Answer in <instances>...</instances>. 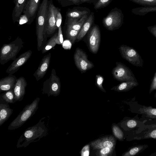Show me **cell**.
Here are the masks:
<instances>
[{"instance_id":"cell-18","label":"cell","mask_w":156,"mask_h":156,"mask_svg":"<svg viewBox=\"0 0 156 156\" xmlns=\"http://www.w3.org/2000/svg\"><path fill=\"white\" fill-rule=\"evenodd\" d=\"M51 57V54L49 53L45 55L42 58L37 69L36 70L33 75L37 81L42 78L49 67Z\"/></svg>"},{"instance_id":"cell-42","label":"cell","mask_w":156,"mask_h":156,"mask_svg":"<svg viewBox=\"0 0 156 156\" xmlns=\"http://www.w3.org/2000/svg\"><path fill=\"white\" fill-rule=\"evenodd\" d=\"M72 2L74 4L78 5L80 4V0H68Z\"/></svg>"},{"instance_id":"cell-13","label":"cell","mask_w":156,"mask_h":156,"mask_svg":"<svg viewBox=\"0 0 156 156\" xmlns=\"http://www.w3.org/2000/svg\"><path fill=\"white\" fill-rule=\"evenodd\" d=\"M137 114L135 117L126 119L124 122L125 129L130 132V135L136 133L143 128L145 122L149 119L147 118L138 117Z\"/></svg>"},{"instance_id":"cell-25","label":"cell","mask_w":156,"mask_h":156,"mask_svg":"<svg viewBox=\"0 0 156 156\" xmlns=\"http://www.w3.org/2000/svg\"><path fill=\"white\" fill-rule=\"evenodd\" d=\"M138 85L137 81H124L114 87L111 90L119 92H126L131 90Z\"/></svg>"},{"instance_id":"cell-4","label":"cell","mask_w":156,"mask_h":156,"mask_svg":"<svg viewBox=\"0 0 156 156\" xmlns=\"http://www.w3.org/2000/svg\"><path fill=\"white\" fill-rule=\"evenodd\" d=\"M40 100V98L37 97L31 104L26 105L17 117L10 124L8 129L12 130L17 129L29 119L38 109Z\"/></svg>"},{"instance_id":"cell-38","label":"cell","mask_w":156,"mask_h":156,"mask_svg":"<svg viewBox=\"0 0 156 156\" xmlns=\"http://www.w3.org/2000/svg\"><path fill=\"white\" fill-rule=\"evenodd\" d=\"M156 90V71L151 81L149 93L151 94L153 91Z\"/></svg>"},{"instance_id":"cell-3","label":"cell","mask_w":156,"mask_h":156,"mask_svg":"<svg viewBox=\"0 0 156 156\" xmlns=\"http://www.w3.org/2000/svg\"><path fill=\"white\" fill-rule=\"evenodd\" d=\"M24 42L19 37L9 44L3 45L0 51V63L4 65L10 60H14L23 47Z\"/></svg>"},{"instance_id":"cell-22","label":"cell","mask_w":156,"mask_h":156,"mask_svg":"<svg viewBox=\"0 0 156 156\" xmlns=\"http://www.w3.org/2000/svg\"><path fill=\"white\" fill-rule=\"evenodd\" d=\"M94 13L91 12L82 25L77 36L76 40L79 41L85 35L92 26L94 18Z\"/></svg>"},{"instance_id":"cell-9","label":"cell","mask_w":156,"mask_h":156,"mask_svg":"<svg viewBox=\"0 0 156 156\" xmlns=\"http://www.w3.org/2000/svg\"><path fill=\"white\" fill-rule=\"evenodd\" d=\"M116 66L112 70L114 78L120 82L137 81L131 70L125 64L117 62Z\"/></svg>"},{"instance_id":"cell-39","label":"cell","mask_w":156,"mask_h":156,"mask_svg":"<svg viewBox=\"0 0 156 156\" xmlns=\"http://www.w3.org/2000/svg\"><path fill=\"white\" fill-rule=\"evenodd\" d=\"M56 25L58 28L61 25L62 21V16L60 10L57 8L56 14Z\"/></svg>"},{"instance_id":"cell-5","label":"cell","mask_w":156,"mask_h":156,"mask_svg":"<svg viewBox=\"0 0 156 156\" xmlns=\"http://www.w3.org/2000/svg\"><path fill=\"white\" fill-rule=\"evenodd\" d=\"M123 19V14L122 10L115 7L112 9L108 15L103 18L102 23L108 30L113 31L121 27Z\"/></svg>"},{"instance_id":"cell-36","label":"cell","mask_w":156,"mask_h":156,"mask_svg":"<svg viewBox=\"0 0 156 156\" xmlns=\"http://www.w3.org/2000/svg\"><path fill=\"white\" fill-rule=\"evenodd\" d=\"M104 80V78L101 75L98 74L95 77V85L97 87L102 91L106 92L102 86V84Z\"/></svg>"},{"instance_id":"cell-30","label":"cell","mask_w":156,"mask_h":156,"mask_svg":"<svg viewBox=\"0 0 156 156\" xmlns=\"http://www.w3.org/2000/svg\"><path fill=\"white\" fill-rule=\"evenodd\" d=\"M58 33H56L50 39L47 41L45 45L41 50V52L44 54L54 48L56 45L55 41Z\"/></svg>"},{"instance_id":"cell-1","label":"cell","mask_w":156,"mask_h":156,"mask_svg":"<svg viewBox=\"0 0 156 156\" xmlns=\"http://www.w3.org/2000/svg\"><path fill=\"white\" fill-rule=\"evenodd\" d=\"M45 118H42L36 124L25 130L18 140L17 148L26 147L30 143L37 142L46 135L47 129L44 121Z\"/></svg>"},{"instance_id":"cell-45","label":"cell","mask_w":156,"mask_h":156,"mask_svg":"<svg viewBox=\"0 0 156 156\" xmlns=\"http://www.w3.org/2000/svg\"><path fill=\"white\" fill-rule=\"evenodd\" d=\"M154 97L156 99V91L154 95Z\"/></svg>"},{"instance_id":"cell-34","label":"cell","mask_w":156,"mask_h":156,"mask_svg":"<svg viewBox=\"0 0 156 156\" xmlns=\"http://www.w3.org/2000/svg\"><path fill=\"white\" fill-rule=\"evenodd\" d=\"M112 0H98L94 4V8L96 10L105 8L108 5Z\"/></svg>"},{"instance_id":"cell-2","label":"cell","mask_w":156,"mask_h":156,"mask_svg":"<svg viewBox=\"0 0 156 156\" xmlns=\"http://www.w3.org/2000/svg\"><path fill=\"white\" fill-rule=\"evenodd\" d=\"M48 0H43L40 4L36 19V34L37 49L40 51L45 45L48 38L45 26Z\"/></svg>"},{"instance_id":"cell-23","label":"cell","mask_w":156,"mask_h":156,"mask_svg":"<svg viewBox=\"0 0 156 156\" xmlns=\"http://www.w3.org/2000/svg\"><path fill=\"white\" fill-rule=\"evenodd\" d=\"M13 109L10 108L8 103L0 104V126L8 120L13 112Z\"/></svg>"},{"instance_id":"cell-31","label":"cell","mask_w":156,"mask_h":156,"mask_svg":"<svg viewBox=\"0 0 156 156\" xmlns=\"http://www.w3.org/2000/svg\"><path fill=\"white\" fill-rule=\"evenodd\" d=\"M79 31L67 27L66 36L72 44H73L76 40Z\"/></svg>"},{"instance_id":"cell-43","label":"cell","mask_w":156,"mask_h":156,"mask_svg":"<svg viewBox=\"0 0 156 156\" xmlns=\"http://www.w3.org/2000/svg\"><path fill=\"white\" fill-rule=\"evenodd\" d=\"M97 0H80V4L85 2H92L95 1H96Z\"/></svg>"},{"instance_id":"cell-26","label":"cell","mask_w":156,"mask_h":156,"mask_svg":"<svg viewBox=\"0 0 156 156\" xmlns=\"http://www.w3.org/2000/svg\"><path fill=\"white\" fill-rule=\"evenodd\" d=\"M147 145L139 144L136 145L129 148L122 155V156H132L136 155L144 151L148 147Z\"/></svg>"},{"instance_id":"cell-24","label":"cell","mask_w":156,"mask_h":156,"mask_svg":"<svg viewBox=\"0 0 156 156\" xmlns=\"http://www.w3.org/2000/svg\"><path fill=\"white\" fill-rule=\"evenodd\" d=\"M88 17L87 15H86L80 19L68 18L67 27L80 31Z\"/></svg>"},{"instance_id":"cell-16","label":"cell","mask_w":156,"mask_h":156,"mask_svg":"<svg viewBox=\"0 0 156 156\" xmlns=\"http://www.w3.org/2000/svg\"><path fill=\"white\" fill-rule=\"evenodd\" d=\"M40 0H27L24 7L23 15L28 20V24H30L35 18L40 5Z\"/></svg>"},{"instance_id":"cell-35","label":"cell","mask_w":156,"mask_h":156,"mask_svg":"<svg viewBox=\"0 0 156 156\" xmlns=\"http://www.w3.org/2000/svg\"><path fill=\"white\" fill-rule=\"evenodd\" d=\"M114 135L118 139L122 140L124 138V133L122 130L117 126L114 125L112 127Z\"/></svg>"},{"instance_id":"cell-44","label":"cell","mask_w":156,"mask_h":156,"mask_svg":"<svg viewBox=\"0 0 156 156\" xmlns=\"http://www.w3.org/2000/svg\"><path fill=\"white\" fill-rule=\"evenodd\" d=\"M149 156H156V152L152 153Z\"/></svg>"},{"instance_id":"cell-37","label":"cell","mask_w":156,"mask_h":156,"mask_svg":"<svg viewBox=\"0 0 156 156\" xmlns=\"http://www.w3.org/2000/svg\"><path fill=\"white\" fill-rule=\"evenodd\" d=\"M58 35L56 38L55 41L56 44H62L63 41L61 26L60 25L58 27Z\"/></svg>"},{"instance_id":"cell-10","label":"cell","mask_w":156,"mask_h":156,"mask_svg":"<svg viewBox=\"0 0 156 156\" xmlns=\"http://www.w3.org/2000/svg\"><path fill=\"white\" fill-rule=\"evenodd\" d=\"M57 8L52 0H48L45 26V32L48 37L58 29L56 20Z\"/></svg>"},{"instance_id":"cell-17","label":"cell","mask_w":156,"mask_h":156,"mask_svg":"<svg viewBox=\"0 0 156 156\" xmlns=\"http://www.w3.org/2000/svg\"><path fill=\"white\" fill-rule=\"evenodd\" d=\"M116 140L112 136L101 138L92 142L90 145L94 149L98 150L107 147L115 148Z\"/></svg>"},{"instance_id":"cell-33","label":"cell","mask_w":156,"mask_h":156,"mask_svg":"<svg viewBox=\"0 0 156 156\" xmlns=\"http://www.w3.org/2000/svg\"><path fill=\"white\" fill-rule=\"evenodd\" d=\"M114 149L107 147H104L98 149L96 153V155L101 156H111L112 154Z\"/></svg>"},{"instance_id":"cell-11","label":"cell","mask_w":156,"mask_h":156,"mask_svg":"<svg viewBox=\"0 0 156 156\" xmlns=\"http://www.w3.org/2000/svg\"><path fill=\"white\" fill-rule=\"evenodd\" d=\"M129 105L132 112L141 115V117L148 119H156V108L140 104L134 99L130 102Z\"/></svg>"},{"instance_id":"cell-7","label":"cell","mask_w":156,"mask_h":156,"mask_svg":"<svg viewBox=\"0 0 156 156\" xmlns=\"http://www.w3.org/2000/svg\"><path fill=\"white\" fill-rule=\"evenodd\" d=\"M129 136L130 140L156 139V119H148L141 130Z\"/></svg>"},{"instance_id":"cell-6","label":"cell","mask_w":156,"mask_h":156,"mask_svg":"<svg viewBox=\"0 0 156 156\" xmlns=\"http://www.w3.org/2000/svg\"><path fill=\"white\" fill-rule=\"evenodd\" d=\"M61 83L59 77L56 75V72L53 69L49 77L44 82L42 89L43 94H47L48 97L57 96L60 94Z\"/></svg>"},{"instance_id":"cell-46","label":"cell","mask_w":156,"mask_h":156,"mask_svg":"<svg viewBox=\"0 0 156 156\" xmlns=\"http://www.w3.org/2000/svg\"><path fill=\"white\" fill-rule=\"evenodd\" d=\"M57 0L59 1V0Z\"/></svg>"},{"instance_id":"cell-15","label":"cell","mask_w":156,"mask_h":156,"mask_svg":"<svg viewBox=\"0 0 156 156\" xmlns=\"http://www.w3.org/2000/svg\"><path fill=\"white\" fill-rule=\"evenodd\" d=\"M32 51L28 50L21 54L15 59L9 66L6 73L9 74H13L16 72L20 68L24 65L30 58Z\"/></svg>"},{"instance_id":"cell-12","label":"cell","mask_w":156,"mask_h":156,"mask_svg":"<svg viewBox=\"0 0 156 156\" xmlns=\"http://www.w3.org/2000/svg\"><path fill=\"white\" fill-rule=\"evenodd\" d=\"M87 55L81 49L77 48L74 55L75 64L82 73H84L94 67L93 63L87 58Z\"/></svg>"},{"instance_id":"cell-21","label":"cell","mask_w":156,"mask_h":156,"mask_svg":"<svg viewBox=\"0 0 156 156\" xmlns=\"http://www.w3.org/2000/svg\"><path fill=\"white\" fill-rule=\"evenodd\" d=\"M27 0H14L15 6L12 12V20L14 23L19 21L23 12Z\"/></svg>"},{"instance_id":"cell-41","label":"cell","mask_w":156,"mask_h":156,"mask_svg":"<svg viewBox=\"0 0 156 156\" xmlns=\"http://www.w3.org/2000/svg\"><path fill=\"white\" fill-rule=\"evenodd\" d=\"M148 31L156 38V24L147 27Z\"/></svg>"},{"instance_id":"cell-8","label":"cell","mask_w":156,"mask_h":156,"mask_svg":"<svg viewBox=\"0 0 156 156\" xmlns=\"http://www.w3.org/2000/svg\"><path fill=\"white\" fill-rule=\"evenodd\" d=\"M122 58L132 65L142 67L143 61L139 54L134 48L125 45H122L119 48Z\"/></svg>"},{"instance_id":"cell-20","label":"cell","mask_w":156,"mask_h":156,"mask_svg":"<svg viewBox=\"0 0 156 156\" xmlns=\"http://www.w3.org/2000/svg\"><path fill=\"white\" fill-rule=\"evenodd\" d=\"M16 80V76L11 74H9L8 76L2 78L0 80V92L13 89Z\"/></svg>"},{"instance_id":"cell-19","label":"cell","mask_w":156,"mask_h":156,"mask_svg":"<svg viewBox=\"0 0 156 156\" xmlns=\"http://www.w3.org/2000/svg\"><path fill=\"white\" fill-rule=\"evenodd\" d=\"M27 85L25 78L21 76L17 79L13 89L16 102L23 100L25 94V89Z\"/></svg>"},{"instance_id":"cell-29","label":"cell","mask_w":156,"mask_h":156,"mask_svg":"<svg viewBox=\"0 0 156 156\" xmlns=\"http://www.w3.org/2000/svg\"><path fill=\"white\" fill-rule=\"evenodd\" d=\"M0 99L6 103H14L16 102L13 90L5 91L0 95Z\"/></svg>"},{"instance_id":"cell-40","label":"cell","mask_w":156,"mask_h":156,"mask_svg":"<svg viewBox=\"0 0 156 156\" xmlns=\"http://www.w3.org/2000/svg\"><path fill=\"white\" fill-rule=\"evenodd\" d=\"M90 153V146L87 145L82 149L81 152V155L82 156H88Z\"/></svg>"},{"instance_id":"cell-28","label":"cell","mask_w":156,"mask_h":156,"mask_svg":"<svg viewBox=\"0 0 156 156\" xmlns=\"http://www.w3.org/2000/svg\"><path fill=\"white\" fill-rule=\"evenodd\" d=\"M131 12L135 15L143 16L149 12H156V6L137 7L132 9Z\"/></svg>"},{"instance_id":"cell-14","label":"cell","mask_w":156,"mask_h":156,"mask_svg":"<svg viewBox=\"0 0 156 156\" xmlns=\"http://www.w3.org/2000/svg\"><path fill=\"white\" fill-rule=\"evenodd\" d=\"M87 39L90 51L93 54L97 53L101 41L100 31L98 25H95L90 29Z\"/></svg>"},{"instance_id":"cell-27","label":"cell","mask_w":156,"mask_h":156,"mask_svg":"<svg viewBox=\"0 0 156 156\" xmlns=\"http://www.w3.org/2000/svg\"><path fill=\"white\" fill-rule=\"evenodd\" d=\"M89 10L78 9L73 8L67 12L66 16L68 18L80 19L83 16L87 15Z\"/></svg>"},{"instance_id":"cell-32","label":"cell","mask_w":156,"mask_h":156,"mask_svg":"<svg viewBox=\"0 0 156 156\" xmlns=\"http://www.w3.org/2000/svg\"><path fill=\"white\" fill-rule=\"evenodd\" d=\"M142 6H156V0H129Z\"/></svg>"}]
</instances>
